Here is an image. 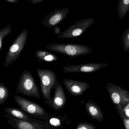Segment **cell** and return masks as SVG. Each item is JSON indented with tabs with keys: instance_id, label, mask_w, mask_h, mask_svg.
<instances>
[{
	"instance_id": "1",
	"label": "cell",
	"mask_w": 129,
	"mask_h": 129,
	"mask_svg": "<svg viewBox=\"0 0 129 129\" xmlns=\"http://www.w3.org/2000/svg\"><path fill=\"white\" fill-rule=\"evenodd\" d=\"M16 87V93L37 99L40 98L39 87L32 74L28 70H25L22 73Z\"/></svg>"
},
{
	"instance_id": "2",
	"label": "cell",
	"mask_w": 129,
	"mask_h": 129,
	"mask_svg": "<svg viewBox=\"0 0 129 129\" xmlns=\"http://www.w3.org/2000/svg\"><path fill=\"white\" fill-rule=\"evenodd\" d=\"M49 50L66 55L71 58L81 56L91 53L92 50L90 47L73 43H53L47 45Z\"/></svg>"
},
{
	"instance_id": "3",
	"label": "cell",
	"mask_w": 129,
	"mask_h": 129,
	"mask_svg": "<svg viewBox=\"0 0 129 129\" xmlns=\"http://www.w3.org/2000/svg\"><path fill=\"white\" fill-rule=\"evenodd\" d=\"M37 72L40 81L41 93L44 103L50 107L52 99L51 91L57 80L56 74L52 70L47 69L38 68Z\"/></svg>"
},
{
	"instance_id": "4",
	"label": "cell",
	"mask_w": 129,
	"mask_h": 129,
	"mask_svg": "<svg viewBox=\"0 0 129 129\" xmlns=\"http://www.w3.org/2000/svg\"><path fill=\"white\" fill-rule=\"evenodd\" d=\"M14 100L21 110L31 117L44 121L48 119V112L38 103L18 95L14 96Z\"/></svg>"
},
{
	"instance_id": "5",
	"label": "cell",
	"mask_w": 129,
	"mask_h": 129,
	"mask_svg": "<svg viewBox=\"0 0 129 129\" xmlns=\"http://www.w3.org/2000/svg\"><path fill=\"white\" fill-rule=\"evenodd\" d=\"M28 31L25 28L17 37L8 50L4 62L5 68L10 66L19 57L25 46Z\"/></svg>"
},
{
	"instance_id": "6",
	"label": "cell",
	"mask_w": 129,
	"mask_h": 129,
	"mask_svg": "<svg viewBox=\"0 0 129 129\" xmlns=\"http://www.w3.org/2000/svg\"><path fill=\"white\" fill-rule=\"evenodd\" d=\"M95 22V19L92 18L76 22L66 30L60 33L58 38L68 39L79 37L83 35L88 28L93 25Z\"/></svg>"
},
{
	"instance_id": "7",
	"label": "cell",
	"mask_w": 129,
	"mask_h": 129,
	"mask_svg": "<svg viewBox=\"0 0 129 129\" xmlns=\"http://www.w3.org/2000/svg\"><path fill=\"white\" fill-rule=\"evenodd\" d=\"M110 100L114 105H118L122 107L129 103V91L111 83L106 86Z\"/></svg>"
},
{
	"instance_id": "8",
	"label": "cell",
	"mask_w": 129,
	"mask_h": 129,
	"mask_svg": "<svg viewBox=\"0 0 129 129\" xmlns=\"http://www.w3.org/2000/svg\"><path fill=\"white\" fill-rule=\"evenodd\" d=\"M4 117L9 123L13 128L17 129H46V124L30 121L17 118L8 114H5Z\"/></svg>"
},
{
	"instance_id": "9",
	"label": "cell",
	"mask_w": 129,
	"mask_h": 129,
	"mask_svg": "<svg viewBox=\"0 0 129 129\" xmlns=\"http://www.w3.org/2000/svg\"><path fill=\"white\" fill-rule=\"evenodd\" d=\"M69 8L57 9L45 16L42 24L47 28H50L61 24L68 16Z\"/></svg>"
},
{
	"instance_id": "10",
	"label": "cell",
	"mask_w": 129,
	"mask_h": 129,
	"mask_svg": "<svg viewBox=\"0 0 129 129\" xmlns=\"http://www.w3.org/2000/svg\"><path fill=\"white\" fill-rule=\"evenodd\" d=\"M108 66L107 63L91 62L64 66L62 70L65 73H93Z\"/></svg>"
},
{
	"instance_id": "11",
	"label": "cell",
	"mask_w": 129,
	"mask_h": 129,
	"mask_svg": "<svg viewBox=\"0 0 129 129\" xmlns=\"http://www.w3.org/2000/svg\"><path fill=\"white\" fill-rule=\"evenodd\" d=\"M53 89L54 95L50 107L56 111L61 110L65 106L67 99L62 84L57 79Z\"/></svg>"
},
{
	"instance_id": "12",
	"label": "cell",
	"mask_w": 129,
	"mask_h": 129,
	"mask_svg": "<svg viewBox=\"0 0 129 129\" xmlns=\"http://www.w3.org/2000/svg\"><path fill=\"white\" fill-rule=\"evenodd\" d=\"M63 83L69 92L75 96H81L90 87L88 83L71 79L65 78Z\"/></svg>"
},
{
	"instance_id": "13",
	"label": "cell",
	"mask_w": 129,
	"mask_h": 129,
	"mask_svg": "<svg viewBox=\"0 0 129 129\" xmlns=\"http://www.w3.org/2000/svg\"><path fill=\"white\" fill-rule=\"evenodd\" d=\"M46 129L62 128L64 125L69 124L71 122L67 113L63 115H56L53 114L49 115L48 119L45 121Z\"/></svg>"
},
{
	"instance_id": "14",
	"label": "cell",
	"mask_w": 129,
	"mask_h": 129,
	"mask_svg": "<svg viewBox=\"0 0 129 129\" xmlns=\"http://www.w3.org/2000/svg\"><path fill=\"white\" fill-rule=\"evenodd\" d=\"M85 106L89 116L98 121H103L104 119L103 112L96 102L90 99L85 103Z\"/></svg>"
},
{
	"instance_id": "15",
	"label": "cell",
	"mask_w": 129,
	"mask_h": 129,
	"mask_svg": "<svg viewBox=\"0 0 129 129\" xmlns=\"http://www.w3.org/2000/svg\"><path fill=\"white\" fill-rule=\"evenodd\" d=\"M4 111L6 114L12 115L17 118L39 123L45 122V121L42 120L31 117V116L21 110L20 109H19L14 107H6L4 109Z\"/></svg>"
},
{
	"instance_id": "16",
	"label": "cell",
	"mask_w": 129,
	"mask_h": 129,
	"mask_svg": "<svg viewBox=\"0 0 129 129\" xmlns=\"http://www.w3.org/2000/svg\"><path fill=\"white\" fill-rule=\"evenodd\" d=\"M35 56L37 61L39 62H52L58 59V58L55 54L41 49L37 50Z\"/></svg>"
},
{
	"instance_id": "17",
	"label": "cell",
	"mask_w": 129,
	"mask_h": 129,
	"mask_svg": "<svg viewBox=\"0 0 129 129\" xmlns=\"http://www.w3.org/2000/svg\"><path fill=\"white\" fill-rule=\"evenodd\" d=\"M129 12V0H118L117 14L119 19H123Z\"/></svg>"
},
{
	"instance_id": "18",
	"label": "cell",
	"mask_w": 129,
	"mask_h": 129,
	"mask_svg": "<svg viewBox=\"0 0 129 129\" xmlns=\"http://www.w3.org/2000/svg\"><path fill=\"white\" fill-rule=\"evenodd\" d=\"M10 92L9 89L3 82L0 83V105H3L8 100Z\"/></svg>"
},
{
	"instance_id": "19",
	"label": "cell",
	"mask_w": 129,
	"mask_h": 129,
	"mask_svg": "<svg viewBox=\"0 0 129 129\" xmlns=\"http://www.w3.org/2000/svg\"><path fill=\"white\" fill-rule=\"evenodd\" d=\"M13 26V25H9L0 30V51H1L3 47L4 38L12 32V28Z\"/></svg>"
},
{
	"instance_id": "20",
	"label": "cell",
	"mask_w": 129,
	"mask_h": 129,
	"mask_svg": "<svg viewBox=\"0 0 129 129\" xmlns=\"http://www.w3.org/2000/svg\"><path fill=\"white\" fill-rule=\"evenodd\" d=\"M115 106L120 117L123 121V123L125 129H129V117L124 114L123 112L122 106L118 105H115Z\"/></svg>"
},
{
	"instance_id": "21",
	"label": "cell",
	"mask_w": 129,
	"mask_h": 129,
	"mask_svg": "<svg viewBox=\"0 0 129 129\" xmlns=\"http://www.w3.org/2000/svg\"><path fill=\"white\" fill-rule=\"evenodd\" d=\"M121 43L124 52L129 50V28H127L123 34L121 38Z\"/></svg>"
},
{
	"instance_id": "22",
	"label": "cell",
	"mask_w": 129,
	"mask_h": 129,
	"mask_svg": "<svg viewBox=\"0 0 129 129\" xmlns=\"http://www.w3.org/2000/svg\"><path fill=\"white\" fill-rule=\"evenodd\" d=\"M96 127L91 123L80 122L78 124L76 129H96Z\"/></svg>"
},
{
	"instance_id": "23",
	"label": "cell",
	"mask_w": 129,
	"mask_h": 129,
	"mask_svg": "<svg viewBox=\"0 0 129 129\" xmlns=\"http://www.w3.org/2000/svg\"><path fill=\"white\" fill-rule=\"evenodd\" d=\"M123 111L124 114L129 117V103H127L122 107Z\"/></svg>"
},
{
	"instance_id": "24",
	"label": "cell",
	"mask_w": 129,
	"mask_h": 129,
	"mask_svg": "<svg viewBox=\"0 0 129 129\" xmlns=\"http://www.w3.org/2000/svg\"><path fill=\"white\" fill-rule=\"evenodd\" d=\"M46 0H30L31 3L33 5L41 3Z\"/></svg>"
},
{
	"instance_id": "25",
	"label": "cell",
	"mask_w": 129,
	"mask_h": 129,
	"mask_svg": "<svg viewBox=\"0 0 129 129\" xmlns=\"http://www.w3.org/2000/svg\"><path fill=\"white\" fill-rule=\"evenodd\" d=\"M53 29H54V33H55V34L56 35H59L60 34L61 30H60L59 27L57 26H55V27H54Z\"/></svg>"
},
{
	"instance_id": "26",
	"label": "cell",
	"mask_w": 129,
	"mask_h": 129,
	"mask_svg": "<svg viewBox=\"0 0 129 129\" xmlns=\"http://www.w3.org/2000/svg\"><path fill=\"white\" fill-rule=\"evenodd\" d=\"M7 2L12 4H18L19 3V0H6Z\"/></svg>"
},
{
	"instance_id": "27",
	"label": "cell",
	"mask_w": 129,
	"mask_h": 129,
	"mask_svg": "<svg viewBox=\"0 0 129 129\" xmlns=\"http://www.w3.org/2000/svg\"><path fill=\"white\" fill-rule=\"evenodd\" d=\"M30 1V0H27V1Z\"/></svg>"
}]
</instances>
